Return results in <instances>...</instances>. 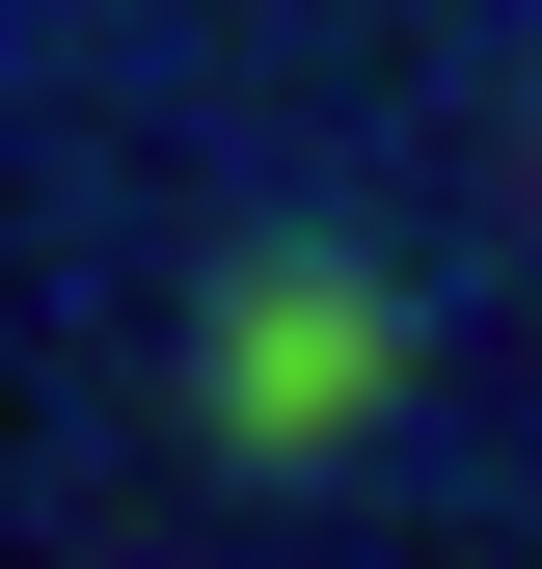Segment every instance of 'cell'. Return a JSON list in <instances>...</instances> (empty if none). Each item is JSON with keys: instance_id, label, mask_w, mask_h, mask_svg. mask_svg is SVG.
<instances>
[{"instance_id": "obj_1", "label": "cell", "mask_w": 542, "mask_h": 569, "mask_svg": "<svg viewBox=\"0 0 542 569\" xmlns=\"http://www.w3.org/2000/svg\"><path fill=\"white\" fill-rule=\"evenodd\" d=\"M380 352H406V326L353 299V271H271V299L218 326V435H271V461H299L325 407H380Z\"/></svg>"}]
</instances>
